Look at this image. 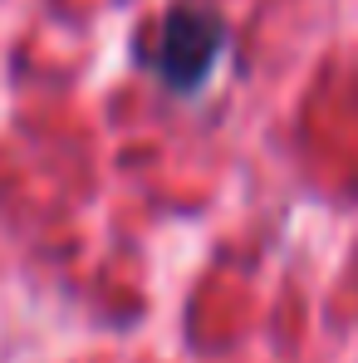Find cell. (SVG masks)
<instances>
[{"label": "cell", "mask_w": 358, "mask_h": 363, "mask_svg": "<svg viewBox=\"0 0 358 363\" xmlns=\"http://www.w3.org/2000/svg\"><path fill=\"white\" fill-rule=\"evenodd\" d=\"M216 45H221V30H216L211 15L177 10V15L167 20V35H162V69H167L177 84H186V79H196V74L211 64Z\"/></svg>", "instance_id": "cell-1"}]
</instances>
